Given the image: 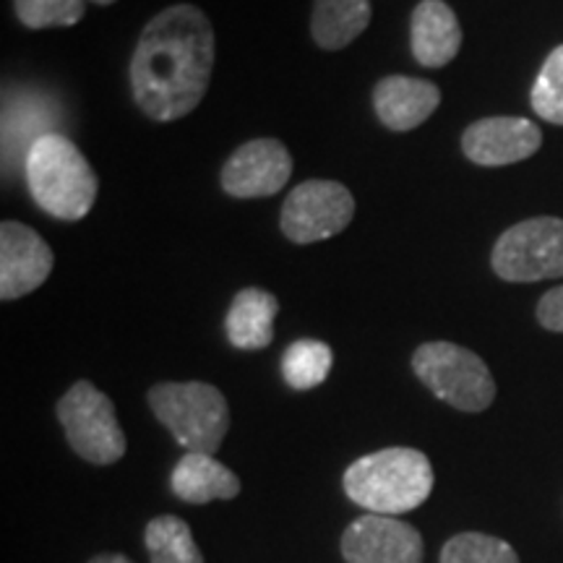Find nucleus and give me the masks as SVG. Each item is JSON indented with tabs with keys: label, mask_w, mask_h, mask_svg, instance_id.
<instances>
[{
	"label": "nucleus",
	"mask_w": 563,
	"mask_h": 563,
	"mask_svg": "<svg viewBox=\"0 0 563 563\" xmlns=\"http://www.w3.org/2000/svg\"><path fill=\"white\" fill-rule=\"evenodd\" d=\"M150 407L186 452H220L230 428V407L217 386L203 382H165L150 389Z\"/></svg>",
	"instance_id": "obj_4"
},
{
	"label": "nucleus",
	"mask_w": 563,
	"mask_h": 563,
	"mask_svg": "<svg viewBox=\"0 0 563 563\" xmlns=\"http://www.w3.org/2000/svg\"><path fill=\"white\" fill-rule=\"evenodd\" d=\"M441 104V89L412 76H386L373 87V110L389 131H412Z\"/></svg>",
	"instance_id": "obj_13"
},
{
	"label": "nucleus",
	"mask_w": 563,
	"mask_h": 563,
	"mask_svg": "<svg viewBox=\"0 0 563 563\" xmlns=\"http://www.w3.org/2000/svg\"><path fill=\"white\" fill-rule=\"evenodd\" d=\"M55 256L32 228L21 222L0 224V298H24L45 285Z\"/></svg>",
	"instance_id": "obj_11"
},
{
	"label": "nucleus",
	"mask_w": 563,
	"mask_h": 563,
	"mask_svg": "<svg viewBox=\"0 0 563 563\" xmlns=\"http://www.w3.org/2000/svg\"><path fill=\"white\" fill-rule=\"evenodd\" d=\"M412 371L454 410L483 412L496 399V382L483 357L454 342L420 344L412 355Z\"/></svg>",
	"instance_id": "obj_5"
},
{
	"label": "nucleus",
	"mask_w": 563,
	"mask_h": 563,
	"mask_svg": "<svg viewBox=\"0 0 563 563\" xmlns=\"http://www.w3.org/2000/svg\"><path fill=\"white\" fill-rule=\"evenodd\" d=\"M410 45L420 66H449L462 47V26L452 5L443 0H420L410 21Z\"/></svg>",
	"instance_id": "obj_14"
},
{
	"label": "nucleus",
	"mask_w": 563,
	"mask_h": 563,
	"mask_svg": "<svg viewBox=\"0 0 563 563\" xmlns=\"http://www.w3.org/2000/svg\"><path fill=\"white\" fill-rule=\"evenodd\" d=\"M292 175V157L277 139H253L222 167L224 194L235 199H264L279 194Z\"/></svg>",
	"instance_id": "obj_9"
},
{
	"label": "nucleus",
	"mask_w": 563,
	"mask_h": 563,
	"mask_svg": "<svg viewBox=\"0 0 563 563\" xmlns=\"http://www.w3.org/2000/svg\"><path fill=\"white\" fill-rule=\"evenodd\" d=\"M173 493L186 504L230 501L241 493V477L211 454L188 452L173 470Z\"/></svg>",
	"instance_id": "obj_15"
},
{
	"label": "nucleus",
	"mask_w": 563,
	"mask_h": 563,
	"mask_svg": "<svg viewBox=\"0 0 563 563\" xmlns=\"http://www.w3.org/2000/svg\"><path fill=\"white\" fill-rule=\"evenodd\" d=\"M355 199L336 180H306L287 196L279 228L298 245H311L347 230Z\"/></svg>",
	"instance_id": "obj_8"
},
{
	"label": "nucleus",
	"mask_w": 563,
	"mask_h": 563,
	"mask_svg": "<svg viewBox=\"0 0 563 563\" xmlns=\"http://www.w3.org/2000/svg\"><path fill=\"white\" fill-rule=\"evenodd\" d=\"M214 60L217 42L207 13L188 3L159 11L141 30L133 51V102L157 123L191 115L207 97Z\"/></svg>",
	"instance_id": "obj_1"
},
{
	"label": "nucleus",
	"mask_w": 563,
	"mask_h": 563,
	"mask_svg": "<svg viewBox=\"0 0 563 563\" xmlns=\"http://www.w3.org/2000/svg\"><path fill=\"white\" fill-rule=\"evenodd\" d=\"M58 420L68 446L91 464H115L125 454V433L115 405L95 384L76 382L58 402Z\"/></svg>",
	"instance_id": "obj_6"
},
{
	"label": "nucleus",
	"mask_w": 563,
	"mask_h": 563,
	"mask_svg": "<svg viewBox=\"0 0 563 563\" xmlns=\"http://www.w3.org/2000/svg\"><path fill=\"white\" fill-rule=\"evenodd\" d=\"M144 543L152 563H203L191 527L173 514H165L146 525Z\"/></svg>",
	"instance_id": "obj_18"
},
{
	"label": "nucleus",
	"mask_w": 563,
	"mask_h": 563,
	"mask_svg": "<svg viewBox=\"0 0 563 563\" xmlns=\"http://www.w3.org/2000/svg\"><path fill=\"white\" fill-rule=\"evenodd\" d=\"M441 563H519V555L501 538L462 532L443 545Z\"/></svg>",
	"instance_id": "obj_20"
},
{
	"label": "nucleus",
	"mask_w": 563,
	"mask_h": 563,
	"mask_svg": "<svg viewBox=\"0 0 563 563\" xmlns=\"http://www.w3.org/2000/svg\"><path fill=\"white\" fill-rule=\"evenodd\" d=\"M332 371V347L319 340H300L287 347L282 357V376L290 389L308 391L321 386Z\"/></svg>",
	"instance_id": "obj_19"
},
{
	"label": "nucleus",
	"mask_w": 563,
	"mask_h": 563,
	"mask_svg": "<svg viewBox=\"0 0 563 563\" xmlns=\"http://www.w3.org/2000/svg\"><path fill=\"white\" fill-rule=\"evenodd\" d=\"M26 186L40 209L58 220L76 222L89 214L100 183L74 141L60 133H45L26 150Z\"/></svg>",
	"instance_id": "obj_3"
},
{
	"label": "nucleus",
	"mask_w": 563,
	"mask_h": 563,
	"mask_svg": "<svg viewBox=\"0 0 563 563\" xmlns=\"http://www.w3.org/2000/svg\"><path fill=\"white\" fill-rule=\"evenodd\" d=\"M371 24V0H313L311 34L323 51H342Z\"/></svg>",
	"instance_id": "obj_17"
},
{
	"label": "nucleus",
	"mask_w": 563,
	"mask_h": 563,
	"mask_svg": "<svg viewBox=\"0 0 563 563\" xmlns=\"http://www.w3.org/2000/svg\"><path fill=\"white\" fill-rule=\"evenodd\" d=\"M538 321L548 332L563 334V285L548 290L538 302Z\"/></svg>",
	"instance_id": "obj_23"
},
{
	"label": "nucleus",
	"mask_w": 563,
	"mask_h": 563,
	"mask_svg": "<svg viewBox=\"0 0 563 563\" xmlns=\"http://www.w3.org/2000/svg\"><path fill=\"white\" fill-rule=\"evenodd\" d=\"M97 5H110V3H115V0H95Z\"/></svg>",
	"instance_id": "obj_25"
},
{
	"label": "nucleus",
	"mask_w": 563,
	"mask_h": 563,
	"mask_svg": "<svg viewBox=\"0 0 563 563\" xmlns=\"http://www.w3.org/2000/svg\"><path fill=\"white\" fill-rule=\"evenodd\" d=\"M543 144V133L527 118L496 115L470 125L462 136L464 157L481 167H504L532 157Z\"/></svg>",
	"instance_id": "obj_12"
},
{
	"label": "nucleus",
	"mask_w": 563,
	"mask_h": 563,
	"mask_svg": "<svg viewBox=\"0 0 563 563\" xmlns=\"http://www.w3.org/2000/svg\"><path fill=\"white\" fill-rule=\"evenodd\" d=\"M340 548L347 563H422L426 555L420 532L384 514L355 519L344 530Z\"/></svg>",
	"instance_id": "obj_10"
},
{
	"label": "nucleus",
	"mask_w": 563,
	"mask_h": 563,
	"mask_svg": "<svg viewBox=\"0 0 563 563\" xmlns=\"http://www.w3.org/2000/svg\"><path fill=\"white\" fill-rule=\"evenodd\" d=\"M532 110L548 123L563 125V45L548 55L532 87Z\"/></svg>",
	"instance_id": "obj_22"
},
{
	"label": "nucleus",
	"mask_w": 563,
	"mask_h": 563,
	"mask_svg": "<svg viewBox=\"0 0 563 563\" xmlns=\"http://www.w3.org/2000/svg\"><path fill=\"white\" fill-rule=\"evenodd\" d=\"M493 272L506 282L563 277V220L532 217L498 238L490 256Z\"/></svg>",
	"instance_id": "obj_7"
},
{
	"label": "nucleus",
	"mask_w": 563,
	"mask_h": 563,
	"mask_svg": "<svg viewBox=\"0 0 563 563\" xmlns=\"http://www.w3.org/2000/svg\"><path fill=\"white\" fill-rule=\"evenodd\" d=\"M344 493L371 514L397 517L426 501L433 490V467L418 449L391 446L365 454L344 470Z\"/></svg>",
	"instance_id": "obj_2"
},
{
	"label": "nucleus",
	"mask_w": 563,
	"mask_h": 563,
	"mask_svg": "<svg viewBox=\"0 0 563 563\" xmlns=\"http://www.w3.org/2000/svg\"><path fill=\"white\" fill-rule=\"evenodd\" d=\"M13 9L26 30L74 26L87 13L84 0H13Z\"/></svg>",
	"instance_id": "obj_21"
},
{
	"label": "nucleus",
	"mask_w": 563,
	"mask_h": 563,
	"mask_svg": "<svg viewBox=\"0 0 563 563\" xmlns=\"http://www.w3.org/2000/svg\"><path fill=\"white\" fill-rule=\"evenodd\" d=\"M279 313V300L258 287H245L232 298L224 316V332L232 347L264 350L274 340V319Z\"/></svg>",
	"instance_id": "obj_16"
},
{
	"label": "nucleus",
	"mask_w": 563,
	"mask_h": 563,
	"mask_svg": "<svg viewBox=\"0 0 563 563\" xmlns=\"http://www.w3.org/2000/svg\"><path fill=\"white\" fill-rule=\"evenodd\" d=\"M89 563H133V561H129L121 553H100V555H95Z\"/></svg>",
	"instance_id": "obj_24"
}]
</instances>
